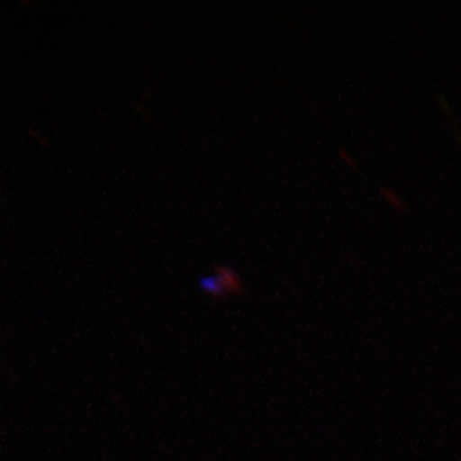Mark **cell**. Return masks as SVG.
<instances>
[{"mask_svg":"<svg viewBox=\"0 0 461 461\" xmlns=\"http://www.w3.org/2000/svg\"><path fill=\"white\" fill-rule=\"evenodd\" d=\"M199 287L202 292L206 293L209 296L212 297H224L226 292L222 290L220 279L217 278V275H203L199 278Z\"/></svg>","mask_w":461,"mask_h":461,"instance_id":"2","label":"cell"},{"mask_svg":"<svg viewBox=\"0 0 461 461\" xmlns=\"http://www.w3.org/2000/svg\"><path fill=\"white\" fill-rule=\"evenodd\" d=\"M385 194H387L390 199H392L393 202H396V205L399 206V203H402L399 199H397L396 194H392V193L385 192Z\"/></svg>","mask_w":461,"mask_h":461,"instance_id":"3","label":"cell"},{"mask_svg":"<svg viewBox=\"0 0 461 461\" xmlns=\"http://www.w3.org/2000/svg\"><path fill=\"white\" fill-rule=\"evenodd\" d=\"M213 270H215L217 278L220 279L222 290L226 292V296L242 293L244 285H242V281H240V274H238L233 267H230V266L217 265L213 266Z\"/></svg>","mask_w":461,"mask_h":461,"instance_id":"1","label":"cell"}]
</instances>
